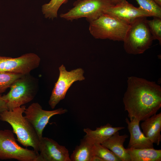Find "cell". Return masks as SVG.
<instances>
[{
    "mask_svg": "<svg viewBox=\"0 0 161 161\" xmlns=\"http://www.w3.org/2000/svg\"><path fill=\"white\" fill-rule=\"evenodd\" d=\"M129 119L143 121L156 114L161 107V87L155 82L131 76L123 97Z\"/></svg>",
    "mask_w": 161,
    "mask_h": 161,
    "instance_id": "obj_1",
    "label": "cell"
},
{
    "mask_svg": "<svg viewBox=\"0 0 161 161\" xmlns=\"http://www.w3.org/2000/svg\"><path fill=\"white\" fill-rule=\"evenodd\" d=\"M26 106L22 105L12 110H6L0 113L1 120L9 123L12 128L17 140L22 145L31 146L38 153L40 140L35 129L23 116Z\"/></svg>",
    "mask_w": 161,
    "mask_h": 161,
    "instance_id": "obj_2",
    "label": "cell"
},
{
    "mask_svg": "<svg viewBox=\"0 0 161 161\" xmlns=\"http://www.w3.org/2000/svg\"><path fill=\"white\" fill-rule=\"evenodd\" d=\"M89 31L95 38L123 41L130 24L112 15L104 13L89 23Z\"/></svg>",
    "mask_w": 161,
    "mask_h": 161,
    "instance_id": "obj_3",
    "label": "cell"
},
{
    "mask_svg": "<svg viewBox=\"0 0 161 161\" xmlns=\"http://www.w3.org/2000/svg\"><path fill=\"white\" fill-rule=\"evenodd\" d=\"M10 88L9 92L2 97L8 110H12L34 98L38 91V81L29 73L16 80Z\"/></svg>",
    "mask_w": 161,
    "mask_h": 161,
    "instance_id": "obj_4",
    "label": "cell"
},
{
    "mask_svg": "<svg viewBox=\"0 0 161 161\" xmlns=\"http://www.w3.org/2000/svg\"><path fill=\"white\" fill-rule=\"evenodd\" d=\"M139 18L130 24L123 41L126 52L129 54L143 53L150 48L154 40L146 21Z\"/></svg>",
    "mask_w": 161,
    "mask_h": 161,
    "instance_id": "obj_5",
    "label": "cell"
},
{
    "mask_svg": "<svg viewBox=\"0 0 161 161\" xmlns=\"http://www.w3.org/2000/svg\"><path fill=\"white\" fill-rule=\"evenodd\" d=\"M115 5L112 0H77L68 12L61 14V18L72 21L85 18L89 23L97 19Z\"/></svg>",
    "mask_w": 161,
    "mask_h": 161,
    "instance_id": "obj_6",
    "label": "cell"
},
{
    "mask_svg": "<svg viewBox=\"0 0 161 161\" xmlns=\"http://www.w3.org/2000/svg\"><path fill=\"white\" fill-rule=\"evenodd\" d=\"M39 153L24 148L16 142L13 133L10 130H0V159H15L19 161H35Z\"/></svg>",
    "mask_w": 161,
    "mask_h": 161,
    "instance_id": "obj_7",
    "label": "cell"
},
{
    "mask_svg": "<svg viewBox=\"0 0 161 161\" xmlns=\"http://www.w3.org/2000/svg\"><path fill=\"white\" fill-rule=\"evenodd\" d=\"M59 69V77L55 83L49 101L52 109H54L61 100L64 98L67 91L73 83L85 79L84 70L81 68L68 71L65 66L62 65Z\"/></svg>",
    "mask_w": 161,
    "mask_h": 161,
    "instance_id": "obj_8",
    "label": "cell"
},
{
    "mask_svg": "<svg viewBox=\"0 0 161 161\" xmlns=\"http://www.w3.org/2000/svg\"><path fill=\"white\" fill-rule=\"evenodd\" d=\"M40 61L39 56L32 53L16 58L0 55V71L22 75L29 74L39 66Z\"/></svg>",
    "mask_w": 161,
    "mask_h": 161,
    "instance_id": "obj_9",
    "label": "cell"
},
{
    "mask_svg": "<svg viewBox=\"0 0 161 161\" xmlns=\"http://www.w3.org/2000/svg\"><path fill=\"white\" fill-rule=\"evenodd\" d=\"M67 112L66 109L60 108L52 110H43L38 103L31 104L24 112V117L27 119L35 130L41 140L45 127L51 117L54 115L61 114Z\"/></svg>",
    "mask_w": 161,
    "mask_h": 161,
    "instance_id": "obj_10",
    "label": "cell"
},
{
    "mask_svg": "<svg viewBox=\"0 0 161 161\" xmlns=\"http://www.w3.org/2000/svg\"><path fill=\"white\" fill-rule=\"evenodd\" d=\"M39 150L35 161H71L67 149L50 138L42 137Z\"/></svg>",
    "mask_w": 161,
    "mask_h": 161,
    "instance_id": "obj_11",
    "label": "cell"
},
{
    "mask_svg": "<svg viewBox=\"0 0 161 161\" xmlns=\"http://www.w3.org/2000/svg\"><path fill=\"white\" fill-rule=\"evenodd\" d=\"M104 13L114 16L129 24L139 18L151 17L139 7H134L126 0L109 8Z\"/></svg>",
    "mask_w": 161,
    "mask_h": 161,
    "instance_id": "obj_12",
    "label": "cell"
},
{
    "mask_svg": "<svg viewBox=\"0 0 161 161\" xmlns=\"http://www.w3.org/2000/svg\"><path fill=\"white\" fill-rule=\"evenodd\" d=\"M126 122L130 134V138L128 148L136 149L154 148L153 143L147 138L141 131L140 121L134 118L126 117Z\"/></svg>",
    "mask_w": 161,
    "mask_h": 161,
    "instance_id": "obj_13",
    "label": "cell"
},
{
    "mask_svg": "<svg viewBox=\"0 0 161 161\" xmlns=\"http://www.w3.org/2000/svg\"><path fill=\"white\" fill-rule=\"evenodd\" d=\"M140 126L144 135L153 143L159 145L161 141V112L145 119Z\"/></svg>",
    "mask_w": 161,
    "mask_h": 161,
    "instance_id": "obj_14",
    "label": "cell"
},
{
    "mask_svg": "<svg viewBox=\"0 0 161 161\" xmlns=\"http://www.w3.org/2000/svg\"><path fill=\"white\" fill-rule=\"evenodd\" d=\"M128 137V136L126 134L120 135L117 131L101 144L112 152L121 161H131L130 155L123 146L124 143Z\"/></svg>",
    "mask_w": 161,
    "mask_h": 161,
    "instance_id": "obj_15",
    "label": "cell"
},
{
    "mask_svg": "<svg viewBox=\"0 0 161 161\" xmlns=\"http://www.w3.org/2000/svg\"><path fill=\"white\" fill-rule=\"evenodd\" d=\"M123 126L113 127L110 123L97 127L95 130L87 128L83 129L85 137L89 139L94 144H101L117 131L125 129Z\"/></svg>",
    "mask_w": 161,
    "mask_h": 161,
    "instance_id": "obj_16",
    "label": "cell"
},
{
    "mask_svg": "<svg viewBox=\"0 0 161 161\" xmlns=\"http://www.w3.org/2000/svg\"><path fill=\"white\" fill-rule=\"evenodd\" d=\"M131 161H161V150L152 148H126Z\"/></svg>",
    "mask_w": 161,
    "mask_h": 161,
    "instance_id": "obj_17",
    "label": "cell"
},
{
    "mask_svg": "<svg viewBox=\"0 0 161 161\" xmlns=\"http://www.w3.org/2000/svg\"><path fill=\"white\" fill-rule=\"evenodd\" d=\"M94 144L89 139L84 137L70 157L71 161H91L93 156L92 148Z\"/></svg>",
    "mask_w": 161,
    "mask_h": 161,
    "instance_id": "obj_18",
    "label": "cell"
},
{
    "mask_svg": "<svg viewBox=\"0 0 161 161\" xmlns=\"http://www.w3.org/2000/svg\"><path fill=\"white\" fill-rule=\"evenodd\" d=\"M68 0H51L42 6L41 11L45 18L52 20L57 18L58 12L61 6Z\"/></svg>",
    "mask_w": 161,
    "mask_h": 161,
    "instance_id": "obj_19",
    "label": "cell"
},
{
    "mask_svg": "<svg viewBox=\"0 0 161 161\" xmlns=\"http://www.w3.org/2000/svg\"><path fill=\"white\" fill-rule=\"evenodd\" d=\"M92 152L93 155L100 157L104 161H121L112 152L100 144H94Z\"/></svg>",
    "mask_w": 161,
    "mask_h": 161,
    "instance_id": "obj_20",
    "label": "cell"
},
{
    "mask_svg": "<svg viewBox=\"0 0 161 161\" xmlns=\"http://www.w3.org/2000/svg\"><path fill=\"white\" fill-rule=\"evenodd\" d=\"M23 75L0 71V94L5 92L14 82Z\"/></svg>",
    "mask_w": 161,
    "mask_h": 161,
    "instance_id": "obj_21",
    "label": "cell"
},
{
    "mask_svg": "<svg viewBox=\"0 0 161 161\" xmlns=\"http://www.w3.org/2000/svg\"><path fill=\"white\" fill-rule=\"evenodd\" d=\"M139 7L149 14L151 17L161 18V7L153 0H135Z\"/></svg>",
    "mask_w": 161,
    "mask_h": 161,
    "instance_id": "obj_22",
    "label": "cell"
},
{
    "mask_svg": "<svg viewBox=\"0 0 161 161\" xmlns=\"http://www.w3.org/2000/svg\"><path fill=\"white\" fill-rule=\"evenodd\" d=\"M153 19L146 21L154 40H157L161 43V18L154 17Z\"/></svg>",
    "mask_w": 161,
    "mask_h": 161,
    "instance_id": "obj_23",
    "label": "cell"
},
{
    "mask_svg": "<svg viewBox=\"0 0 161 161\" xmlns=\"http://www.w3.org/2000/svg\"><path fill=\"white\" fill-rule=\"evenodd\" d=\"M6 110H8L6 103L0 94V112Z\"/></svg>",
    "mask_w": 161,
    "mask_h": 161,
    "instance_id": "obj_24",
    "label": "cell"
},
{
    "mask_svg": "<svg viewBox=\"0 0 161 161\" xmlns=\"http://www.w3.org/2000/svg\"><path fill=\"white\" fill-rule=\"evenodd\" d=\"M91 161H104V160L100 157L96 156L93 155L91 159Z\"/></svg>",
    "mask_w": 161,
    "mask_h": 161,
    "instance_id": "obj_25",
    "label": "cell"
},
{
    "mask_svg": "<svg viewBox=\"0 0 161 161\" xmlns=\"http://www.w3.org/2000/svg\"><path fill=\"white\" fill-rule=\"evenodd\" d=\"M115 5L118 4L123 1H126V0H112Z\"/></svg>",
    "mask_w": 161,
    "mask_h": 161,
    "instance_id": "obj_26",
    "label": "cell"
},
{
    "mask_svg": "<svg viewBox=\"0 0 161 161\" xmlns=\"http://www.w3.org/2000/svg\"><path fill=\"white\" fill-rule=\"evenodd\" d=\"M159 6L161 7V0H153Z\"/></svg>",
    "mask_w": 161,
    "mask_h": 161,
    "instance_id": "obj_27",
    "label": "cell"
},
{
    "mask_svg": "<svg viewBox=\"0 0 161 161\" xmlns=\"http://www.w3.org/2000/svg\"><path fill=\"white\" fill-rule=\"evenodd\" d=\"M1 120V119H0V121Z\"/></svg>",
    "mask_w": 161,
    "mask_h": 161,
    "instance_id": "obj_28",
    "label": "cell"
}]
</instances>
